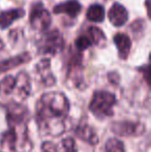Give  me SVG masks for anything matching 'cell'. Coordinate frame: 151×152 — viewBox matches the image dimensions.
I'll list each match as a JSON object with an SVG mask.
<instances>
[{"mask_svg": "<svg viewBox=\"0 0 151 152\" xmlns=\"http://www.w3.org/2000/svg\"><path fill=\"white\" fill-rule=\"evenodd\" d=\"M69 102L61 92H48L40 96L35 107V120L42 134L59 137L65 132Z\"/></svg>", "mask_w": 151, "mask_h": 152, "instance_id": "6da1fadb", "label": "cell"}, {"mask_svg": "<svg viewBox=\"0 0 151 152\" xmlns=\"http://www.w3.org/2000/svg\"><path fill=\"white\" fill-rule=\"evenodd\" d=\"M28 111L20 104H10L6 111L8 128L1 136V144L12 152H28L32 147L28 136Z\"/></svg>", "mask_w": 151, "mask_h": 152, "instance_id": "7a4b0ae2", "label": "cell"}, {"mask_svg": "<svg viewBox=\"0 0 151 152\" xmlns=\"http://www.w3.org/2000/svg\"><path fill=\"white\" fill-rule=\"evenodd\" d=\"M116 104V96L109 91L98 90L93 93L89 110L95 117L104 119L113 115V107Z\"/></svg>", "mask_w": 151, "mask_h": 152, "instance_id": "3957f363", "label": "cell"}, {"mask_svg": "<svg viewBox=\"0 0 151 152\" xmlns=\"http://www.w3.org/2000/svg\"><path fill=\"white\" fill-rule=\"evenodd\" d=\"M64 48V39L58 29L47 31L38 39L37 49L42 54L56 55Z\"/></svg>", "mask_w": 151, "mask_h": 152, "instance_id": "277c9868", "label": "cell"}, {"mask_svg": "<svg viewBox=\"0 0 151 152\" xmlns=\"http://www.w3.org/2000/svg\"><path fill=\"white\" fill-rule=\"evenodd\" d=\"M29 21H30V24L33 29L44 31L50 27L52 18H51L49 10H47L44 7L42 3L38 2V3L33 4V6L31 7Z\"/></svg>", "mask_w": 151, "mask_h": 152, "instance_id": "5b68a950", "label": "cell"}, {"mask_svg": "<svg viewBox=\"0 0 151 152\" xmlns=\"http://www.w3.org/2000/svg\"><path fill=\"white\" fill-rule=\"evenodd\" d=\"M112 132L118 136H139L145 132L143 124L131 121H116L112 123Z\"/></svg>", "mask_w": 151, "mask_h": 152, "instance_id": "8992f818", "label": "cell"}, {"mask_svg": "<svg viewBox=\"0 0 151 152\" xmlns=\"http://www.w3.org/2000/svg\"><path fill=\"white\" fill-rule=\"evenodd\" d=\"M15 78H16V86H15L14 90V92H16L15 95H16L17 98H19V100H23L28 97L29 94H30V78L25 72H21Z\"/></svg>", "mask_w": 151, "mask_h": 152, "instance_id": "52a82bcc", "label": "cell"}, {"mask_svg": "<svg viewBox=\"0 0 151 152\" xmlns=\"http://www.w3.org/2000/svg\"><path fill=\"white\" fill-rule=\"evenodd\" d=\"M51 66H50V59L44 58L42 59L36 65V72L39 76L42 83L47 87L53 86L56 83V79H55L54 75L51 72Z\"/></svg>", "mask_w": 151, "mask_h": 152, "instance_id": "ba28073f", "label": "cell"}, {"mask_svg": "<svg viewBox=\"0 0 151 152\" xmlns=\"http://www.w3.org/2000/svg\"><path fill=\"white\" fill-rule=\"evenodd\" d=\"M67 61V77L71 78L76 83L79 82L81 78V70H82V54L77 51L69 55Z\"/></svg>", "mask_w": 151, "mask_h": 152, "instance_id": "9c48e42d", "label": "cell"}, {"mask_svg": "<svg viewBox=\"0 0 151 152\" xmlns=\"http://www.w3.org/2000/svg\"><path fill=\"white\" fill-rule=\"evenodd\" d=\"M109 20L114 26H122L126 23L127 19H128V12H127L126 8L123 5L119 3H114L113 6L110 8L109 10Z\"/></svg>", "mask_w": 151, "mask_h": 152, "instance_id": "30bf717a", "label": "cell"}, {"mask_svg": "<svg viewBox=\"0 0 151 152\" xmlns=\"http://www.w3.org/2000/svg\"><path fill=\"white\" fill-rule=\"evenodd\" d=\"M76 134L79 139L85 141L90 145H96L98 143V137L94 129L87 123H80L76 128Z\"/></svg>", "mask_w": 151, "mask_h": 152, "instance_id": "8fae6325", "label": "cell"}, {"mask_svg": "<svg viewBox=\"0 0 151 152\" xmlns=\"http://www.w3.org/2000/svg\"><path fill=\"white\" fill-rule=\"evenodd\" d=\"M81 10H82V6L77 0H69L63 3L57 4L54 7V12L55 14H65L69 17L75 18L80 14Z\"/></svg>", "mask_w": 151, "mask_h": 152, "instance_id": "7c38bea8", "label": "cell"}, {"mask_svg": "<svg viewBox=\"0 0 151 152\" xmlns=\"http://www.w3.org/2000/svg\"><path fill=\"white\" fill-rule=\"evenodd\" d=\"M114 44L117 47L119 57L121 59H126L131 49V38L124 33H117L114 36Z\"/></svg>", "mask_w": 151, "mask_h": 152, "instance_id": "4fadbf2b", "label": "cell"}, {"mask_svg": "<svg viewBox=\"0 0 151 152\" xmlns=\"http://www.w3.org/2000/svg\"><path fill=\"white\" fill-rule=\"evenodd\" d=\"M30 59L31 57L29 55V53L24 52L22 54H19L17 56L12 57V58H8L6 60L0 61V74L4 72H7L9 69H12L15 67H18V66L30 61Z\"/></svg>", "mask_w": 151, "mask_h": 152, "instance_id": "5bb4252c", "label": "cell"}, {"mask_svg": "<svg viewBox=\"0 0 151 152\" xmlns=\"http://www.w3.org/2000/svg\"><path fill=\"white\" fill-rule=\"evenodd\" d=\"M25 16V10L22 8H15L2 12L0 14V28L5 29L12 24V22Z\"/></svg>", "mask_w": 151, "mask_h": 152, "instance_id": "9a60e30c", "label": "cell"}, {"mask_svg": "<svg viewBox=\"0 0 151 152\" xmlns=\"http://www.w3.org/2000/svg\"><path fill=\"white\" fill-rule=\"evenodd\" d=\"M87 19L91 22H103L105 19V8L101 4H93L87 10Z\"/></svg>", "mask_w": 151, "mask_h": 152, "instance_id": "2e32d148", "label": "cell"}, {"mask_svg": "<svg viewBox=\"0 0 151 152\" xmlns=\"http://www.w3.org/2000/svg\"><path fill=\"white\" fill-rule=\"evenodd\" d=\"M87 36L91 40L92 45H101L106 42V35L99 28L95 26H90L87 29Z\"/></svg>", "mask_w": 151, "mask_h": 152, "instance_id": "e0dca14e", "label": "cell"}, {"mask_svg": "<svg viewBox=\"0 0 151 152\" xmlns=\"http://www.w3.org/2000/svg\"><path fill=\"white\" fill-rule=\"evenodd\" d=\"M15 86H16V78L12 76H6L0 81V94L10 95L14 93Z\"/></svg>", "mask_w": 151, "mask_h": 152, "instance_id": "ac0fdd59", "label": "cell"}, {"mask_svg": "<svg viewBox=\"0 0 151 152\" xmlns=\"http://www.w3.org/2000/svg\"><path fill=\"white\" fill-rule=\"evenodd\" d=\"M106 152H125L124 145L116 138L109 139L106 143Z\"/></svg>", "mask_w": 151, "mask_h": 152, "instance_id": "d6986e66", "label": "cell"}, {"mask_svg": "<svg viewBox=\"0 0 151 152\" xmlns=\"http://www.w3.org/2000/svg\"><path fill=\"white\" fill-rule=\"evenodd\" d=\"M75 45H76L77 51L82 52V51L87 50L88 48H90V47L92 46V42H91V40L89 39L88 36L85 35V34H82V35H80L76 39Z\"/></svg>", "mask_w": 151, "mask_h": 152, "instance_id": "ffe728a7", "label": "cell"}, {"mask_svg": "<svg viewBox=\"0 0 151 152\" xmlns=\"http://www.w3.org/2000/svg\"><path fill=\"white\" fill-rule=\"evenodd\" d=\"M62 146L64 152H77L76 143L73 138H66L62 141Z\"/></svg>", "mask_w": 151, "mask_h": 152, "instance_id": "44dd1931", "label": "cell"}, {"mask_svg": "<svg viewBox=\"0 0 151 152\" xmlns=\"http://www.w3.org/2000/svg\"><path fill=\"white\" fill-rule=\"evenodd\" d=\"M42 152H58V149L54 143L44 142L42 145Z\"/></svg>", "mask_w": 151, "mask_h": 152, "instance_id": "7402d4cb", "label": "cell"}, {"mask_svg": "<svg viewBox=\"0 0 151 152\" xmlns=\"http://www.w3.org/2000/svg\"><path fill=\"white\" fill-rule=\"evenodd\" d=\"M3 47H4V44H3V42H2L1 38H0V50H2V49H3Z\"/></svg>", "mask_w": 151, "mask_h": 152, "instance_id": "603a6c76", "label": "cell"}]
</instances>
